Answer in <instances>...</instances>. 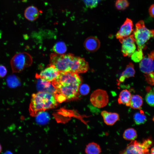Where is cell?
I'll use <instances>...</instances> for the list:
<instances>
[{
  "instance_id": "31",
  "label": "cell",
  "mask_w": 154,
  "mask_h": 154,
  "mask_svg": "<svg viewBox=\"0 0 154 154\" xmlns=\"http://www.w3.org/2000/svg\"><path fill=\"white\" fill-rule=\"evenodd\" d=\"M151 154H154V147H152L151 150Z\"/></svg>"
},
{
  "instance_id": "3",
  "label": "cell",
  "mask_w": 154,
  "mask_h": 154,
  "mask_svg": "<svg viewBox=\"0 0 154 154\" xmlns=\"http://www.w3.org/2000/svg\"><path fill=\"white\" fill-rule=\"evenodd\" d=\"M57 102L56 96L52 93L40 91L33 94L30 105V114L35 115L38 112L54 107Z\"/></svg>"
},
{
  "instance_id": "15",
  "label": "cell",
  "mask_w": 154,
  "mask_h": 154,
  "mask_svg": "<svg viewBox=\"0 0 154 154\" xmlns=\"http://www.w3.org/2000/svg\"><path fill=\"white\" fill-rule=\"evenodd\" d=\"M40 12L36 7L31 6L27 7L24 12V16L28 20L33 21L39 17Z\"/></svg>"
},
{
  "instance_id": "2",
  "label": "cell",
  "mask_w": 154,
  "mask_h": 154,
  "mask_svg": "<svg viewBox=\"0 0 154 154\" xmlns=\"http://www.w3.org/2000/svg\"><path fill=\"white\" fill-rule=\"evenodd\" d=\"M51 64L53 65L59 72H71L78 73L82 69L83 62L82 58L71 54L50 55Z\"/></svg>"
},
{
  "instance_id": "23",
  "label": "cell",
  "mask_w": 154,
  "mask_h": 154,
  "mask_svg": "<svg viewBox=\"0 0 154 154\" xmlns=\"http://www.w3.org/2000/svg\"><path fill=\"white\" fill-rule=\"evenodd\" d=\"M146 90L147 92L145 97L146 101L150 106L154 107V88L148 87Z\"/></svg>"
},
{
  "instance_id": "19",
  "label": "cell",
  "mask_w": 154,
  "mask_h": 154,
  "mask_svg": "<svg viewBox=\"0 0 154 154\" xmlns=\"http://www.w3.org/2000/svg\"><path fill=\"white\" fill-rule=\"evenodd\" d=\"M7 83L8 86L11 88H15L21 84L19 78L14 75L8 76L7 79Z\"/></svg>"
},
{
  "instance_id": "13",
  "label": "cell",
  "mask_w": 154,
  "mask_h": 154,
  "mask_svg": "<svg viewBox=\"0 0 154 154\" xmlns=\"http://www.w3.org/2000/svg\"><path fill=\"white\" fill-rule=\"evenodd\" d=\"M104 123L107 125H112L119 119V114L116 113L103 111L101 112Z\"/></svg>"
},
{
  "instance_id": "33",
  "label": "cell",
  "mask_w": 154,
  "mask_h": 154,
  "mask_svg": "<svg viewBox=\"0 0 154 154\" xmlns=\"http://www.w3.org/2000/svg\"><path fill=\"white\" fill-rule=\"evenodd\" d=\"M1 149H2V148H1V146L0 144V152H1Z\"/></svg>"
},
{
  "instance_id": "28",
  "label": "cell",
  "mask_w": 154,
  "mask_h": 154,
  "mask_svg": "<svg viewBox=\"0 0 154 154\" xmlns=\"http://www.w3.org/2000/svg\"><path fill=\"white\" fill-rule=\"evenodd\" d=\"M146 81L151 85H154V72L145 75Z\"/></svg>"
},
{
  "instance_id": "6",
  "label": "cell",
  "mask_w": 154,
  "mask_h": 154,
  "mask_svg": "<svg viewBox=\"0 0 154 154\" xmlns=\"http://www.w3.org/2000/svg\"><path fill=\"white\" fill-rule=\"evenodd\" d=\"M32 58L30 54L26 52L18 53L11 58L10 64L13 73L20 72L25 68L30 66Z\"/></svg>"
},
{
  "instance_id": "1",
  "label": "cell",
  "mask_w": 154,
  "mask_h": 154,
  "mask_svg": "<svg viewBox=\"0 0 154 154\" xmlns=\"http://www.w3.org/2000/svg\"><path fill=\"white\" fill-rule=\"evenodd\" d=\"M82 80L78 74L71 72H59L56 78L51 82L56 92L62 95L66 99L77 98Z\"/></svg>"
},
{
  "instance_id": "32",
  "label": "cell",
  "mask_w": 154,
  "mask_h": 154,
  "mask_svg": "<svg viewBox=\"0 0 154 154\" xmlns=\"http://www.w3.org/2000/svg\"><path fill=\"white\" fill-rule=\"evenodd\" d=\"M3 154H13L10 151H7L5 152Z\"/></svg>"
},
{
  "instance_id": "22",
  "label": "cell",
  "mask_w": 154,
  "mask_h": 154,
  "mask_svg": "<svg viewBox=\"0 0 154 154\" xmlns=\"http://www.w3.org/2000/svg\"><path fill=\"white\" fill-rule=\"evenodd\" d=\"M53 51L56 54H62L65 53L67 48L65 44L62 41H59L56 43L53 47Z\"/></svg>"
},
{
  "instance_id": "27",
  "label": "cell",
  "mask_w": 154,
  "mask_h": 154,
  "mask_svg": "<svg viewBox=\"0 0 154 154\" xmlns=\"http://www.w3.org/2000/svg\"><path fill=\"white\" fill-rule=\"evenodd\" d=\"M90 88L87 84H81L79 88V92L82 95L85 96L87 95L90 92Z\"/></svg>"
},
{
  "instance_id": "10",
  "label": "cell",
  "mask_w": 154,
  "mask_h": 154,
  "mask_svg": "<svg viewBox=\"0 0 154 154\" xmlns=\"http://www.w3.org/2000/svg\"><path fill=\"white\" fill-rule=\"evenodd\" d=\"M59 73L55 66L50 64L39 74H37L36 77L51 82L56 78Z\"/></svg>"
},
{
  "instance_id": "11",
  "label": "cell",
  "mask_w": 154,
  "mask_h": 154,
  "mask_svg": "<svg viewBox=\"0 0 154 154\" xmlns=\"http://www.w3.org/2000/svg\"><path fill=\"white\" fill-rule=\"evenodd\" d=\"M133 25L132 21L130 19L126 18L119 31L116 33V38L119 40L131 35L133 30Z\"/></svg>"
},
{
  "instance_id": "5",
  "label": "cell",
  "mask_w": 154,
  "mask_h": 154,
  "mask_svg": "<svg viewBox=\"0 0 154 154\" xmlns=\"http://www.w3.org/2000/svg\"><path fill=\"white\" fill-rule=\"evenodd\" d=\"M151 138L144 139L141 143L132 141L126 147L120 151L119 154H149V148L152 144Z\"/></svg>"
},
{
  "instance_id": "21",
  "label": "cell",
  "mask_w": 154,
  "mask_h": 154,
  "mask_svg": "<svg viewBox=\"0 0 154 154\" xmlns=\"http://www.w3.org/2000/svg\"><path fill=\"white\" fill-rule=\"evenodd\" d=\"M137 137L136 130L132 128L126 129L123 132V137L127 140L133 141L135 140Z\"/></svg>"
},
{
  "instance_id": "26",
  "label": "cell",
  "mask_w": 154,
  "mask_h": 154,
  "mask_svg": "<svg viewBox=\"0 0 154 154\" xmlns=\"http://www.w3.org/2000/svg\"><path fill=\"white\" fill-rule=\"evenodd\" d=\"M87 7L90 8L95 7L101 0H82Z\"/></svg>"
},
{
  "instance_id": "18",
  "label": "cell",
  "mask_w": 154,
  "mask_h": 154,
  "mask_svg": "<svg viewBox=\"0 0 154 154\" xmlns=\"http://www.w3.org/2000/svg\"><path fill=\"white\" fill-rule=\"evenodd\" d=\"M86 154H100L101 152L100 146L96 143L92 142L87 145L85 149Z\"/></svg>"
},
{
  "instance_id": "4",
  "label": "cell",
  "mask_w": 154,
  "mask_h": 154,
  "mask_svg": "<svg viewBox=\"0 0 154 154\" xmlns=\"http://www.w3.org/2000/svg\"><path fill=\"white\" fill-rule=\"evenodd\" d=\"M133 35L137 49H144L145 44L151 38L154 37V30H150L145 26L144 21L140 20L135 24Z\"/></svg>"
},
{
  "instance_id": "29",
  "label": "cell",
  "mask_w": 154,
  "mask_h": 154,
  "mask_svg": "<svg viewBox=\"0 0 154 154\" xmlns=\"http://www.w3.org/2000/svg\"><path fill=\"white\" fill-rule=\"evenodd\" d=\"M7 73V70L6 67L3 65H0V78L4 77Z\"/></svg>"
},
{
  "instance_id": "12",
  "label": "cell",
  "mask_w": 154,
  "mask_h": 154,
  "mask_svg": "<svg viewBox=\"0 0 154 154\" xmlns=\"http://www.w3.org/2000/svg\"><path fill=\"white\" fill-rule=\"evenodd\" d=\"M100 40L97 37H90L85 40L84 46L85 49L90 52H94L100 48Z\"/></svg>"
},
{
  "instance_id": "16",
  "label": "cell",
  "mask_w": 154,
  "mask_h": 154,
  "mask_svg": "<svg viewBox=\"0 0 154 154\" xmlns=\"http://www.w3.org/2000/svg\"><path fill=\"white\" fill-rule=\"evenodd\" d=\"M131 95L130 92L127 89L122 90L120 93L117 101L119 104H125L129 106Z\"/></svg>"
},
{
  "instance_id": "20",
  "label": "cell",
  "mask_w": 154,
  "mask_h": 154,
  "mask_svg": "<svg viewBox=\"0 0 154 154\" xmlns=\"http://www.w3.org/2000/svg\"><path fill=\"white\" fill-rule=\"evenodd\" d=\"M133 117L134 122L137 125L144 124L147 121L146 116L141 110L135 113Z\"/></svg>"
},
{
  "instance_id": "17",
  "label": "cell",
  "mask_w": 154,
  "mask_h": 154,
  "mask_svg": "<svg viewBox=\"0 0 154 154\" xmlns=\"http://www.w3.org/2000/svg\"><path fill=\"white\" fill-rule=\"evenodd\" d=\"M143 104L142 97L138 95H131L129 106L134 109H140Z\"/></svg>"
},
{
  "instance_id": "14",
  "label": "cell",
  "mask_w": 154,
  "mask_h": 154,
  "mask_svg": "<svg viewBox=\"0 0 154 154\" xmlns=\"http://www.w3.org/2000/svg\"><path fill=\"white\" fill-rule=\"evenodd\" d=\"M135 71L134 65L131 62H129L126 66L125 69L122 73L117 80L118 84L123 82L125 79L134 76Z\"/></svg>"
},
{
  "instance_id": "7",
  "label": "cell",
  "mask_w": 154,
  "mask_h": 154,
  "mask_svg": "<svg viewBox=\"0 0 154 154\" xmlns=\"http://www.w3.org/2000/svg\"><path fill=\"white\" fill-rule=\"evenodd\" d=\"M90 100L92 104L94 106L102 108L106 106L108 102V96L105 90L97 89L92 93Z\"/></svg>"
},
{
  "instance_id": "30",
  "label": "cell",
  "mask_w": 154,
  "mask_h": 154,
  "mask_svg": "<svg viewBox=\"0 0 154 154\" xmlns=\"http://www.w3.org/2000/svg\"><path fill=\"white\" fill-rule=\"evenodd\" d=\"M149 13L151 17L154 18V4L151 5L149 7Z\"/></svg>"
},
{
  "instance_id": "34",
  "label": "cell",
  "mask_w": 154,
  "mask_h": 154,
  "mask_svg": "<svg viewBox=\"0 0 154 154\" xmlns=\"http://www.w3.org/2000/svg\"></svg>"
},
{
  "instance_id": "24",
  "label": "cell",
  "mask_w": 154,
  "mask_h": 154,
  "mask_svg": "<svg viewBox=\"0 0 154 154\" xmlns=\"http://www.w3.org/2000/svg\"><path fill=\"white\" fill-rule=\"evenodd\" d=\"M129 5L128 0H116L115 5L117 9L124 10L129 7Z\"/></svg>"
},
{
  "instance_id": "8",
  "label": "cell",
  "mask_w": 154,
  "mask_h": 154,
  "mask_svg": "<svg viewBox=\"0 0 154 154\" xmlns=\"http://www.w3.org/2000/svg\"><path fill=\"white\" fill-rule=\"evenodd\" d=\"M121 44V52L124 56L131 57L136 49L135 42L133 34L119 40Z\"/></svg>"
},
{
  "instance_id": "25",
  "label": "cell",
  "mask_w": 154,
  "mask_h": 154,
  "mask_svg": "<svg viewBox=\"0 0 154 154\" xmlns=\"http://www.w3.org/2000/svg\"><path fill=\"white\" fill-rule=\"evenodd\" d=\"M144 56L142 50L137 49L131 55V57L133 61L138 62H140Z\"/></svg>"
},
{
  "instance_id": "9",
  "label": "cell",
  "mask_w": 154,
  "mask_h": 154,
  "mask_svg": "<svg viewBox=\"0 0 154 154\" xmlns=\"http://www.w3.org/2000/svg\"><path fill=\"white\" fill-rule=\"evenodd\" d=\"M140 70L145 74H149L154 70V50L147 56H144L139 64Z\"/></svg>"
}]
</instances>
